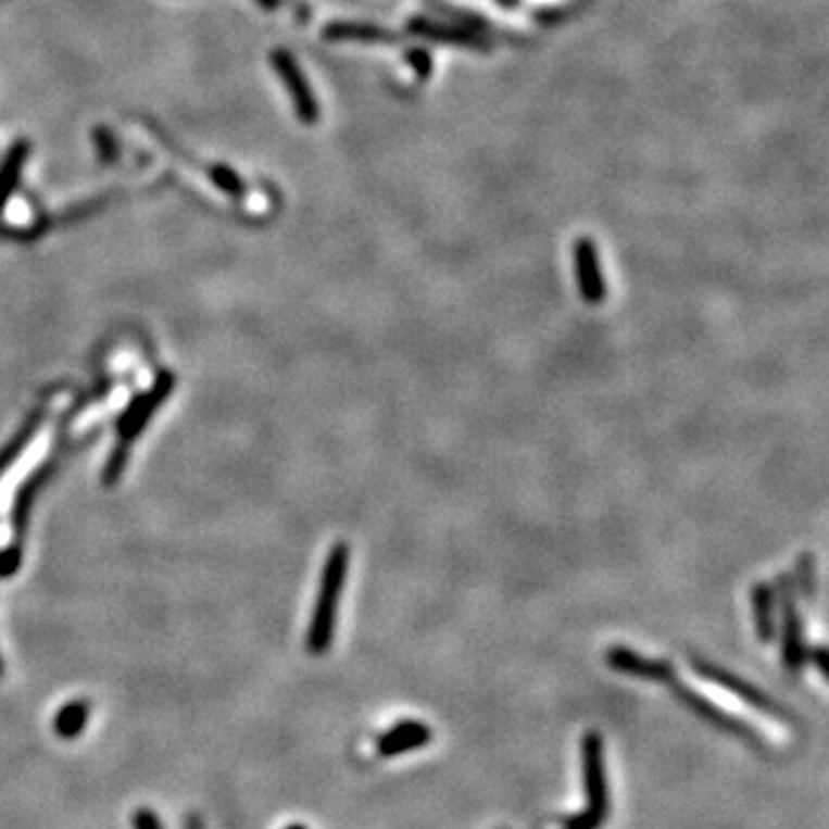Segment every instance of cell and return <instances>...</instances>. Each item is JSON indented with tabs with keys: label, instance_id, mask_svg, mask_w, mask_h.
I'll return each instance as SVG.
<instances>
[{
	"label": "cell",
	"instance_id": "obj_19",
	"mask_svg": "<svg viewBox=\"0 0 829 829\" xmlns=\"http://www.w3.org/2000/svg\"><path fill=\"white\" fill-rule=\"evenodd\" d=\"M212 178H215L217 187L228 191V194H234V197H242L244 194V183L240 180L238 173H234L230 168L215 166V168H212Z\"/></svg>",
	"mask_w": 829,
	"mask_h": 829
},
{
	"label": "cell",
	"instance_id": "obj_12",
	"mask_svg": "<svg viewBox=\"0 0 829 829\" xmlns=\"http://www.w3.org/2000/svg\"><path fill=\"white\" fill-rule=\"evenodd\" d=\"M51 473V464L42 466L37 473H33L22 489H18L16 493V500H14V510H12V526H14V535H16V544H18V537L24 535L26 530V524H28V514H30V507H33V500L37 495V491L42 489V485L47 481Z\"/></svg>",
	"mask_w": 829,
	"mask_h": 829
},
{
	"label": "cell",
	"instance_id": "obj_26",
	"mask_svg": "<svg viewBox=\"0 0 829 829\" xmlns=\"http://www.w3.org/2000/svg\"><path fill=\"white\" fill-rule=\"evenodd\" d=\"M0 675H3V662H0Z\"/></svg>",
	"mask_w": 829,
	"mask_h": 829
},
{
	"label": "cell",
	"instance_id": "obj_7",
	"mask_svg": "<svg viewBox=\"0 0 829 829\" xmlns=\"http://www.w3.org/2000/svg\"><path fill=\"white\" fill-rule=\"evenodd\" d=\"M668 684H673L675 696H678L680 703H684V705L693 712V715H699L701 719L709 721L712 726H717V728H721V730L732 732V736H738L740 740L749 742L751 746H761V740H758V736H754V730H751L749 726H744L742 721H738L736 717H730L728 712L719 709L717 705H712L709 701H705L703 696H699V693H693L691 689H687V687H682V684H675V680L668 682Z\"/></svg>",
	"mask_w": 829,
	"mask_h": 829
},
{
	"label": "cell",
	"instance_id": "obj_23",
	"mask_svg": "<svg viewBox=\"0 0 829 829\" xmlns=\"http://www.w3.org/2000/svg\"><path fill=\"white\" fill-rule=\"evenodd\" d=\"M814 657H816V666L820 668V673L829 680V652L827 650H818Z\"/></svg>",
	"mask_w": 829,
	"mask_h": 829
},
{
	"label": "cell",
	"instance_id": "obj_5",
	"mask_svg": "<svg viewBox=\"0 0 829 829\" xmlns=\"http://www.w3.org/2000/svg\"><path fill=\"white\" fill-rule=\"evenodd\" d=\"M574 267L581 300L592 306L602 304L606 300V284L602 277L600 252H596L592 238L581 236L574 242Z\"/></svg>",
	"mask_w": 829,
	"mask_h": 829
},
{
	"label": "cell",
	"instance_id": "obj_3",
	"mask_svg": "<svg viewBox=\"0 0 829 829\" xmlns=\"http://www.w3.org/2000/svg\"><path fill=\"white\" fill-rule=\"evenodd\" d=\"M269 63H273L277 74L281 76L288 95H291V102L296 106L298 118L304 125H316L321 118V106H318V100H316V95L312 92L310 84H306L296 58L286 49H275L273 53H269Z\"/></svg>",
	"mask_w": 829,
	"mask_h": 829
},
{
	"label": "cell",
	"instance_id": "obj_13",
	"mask_svg": "<svg viewBox=\"0 0 829 829\" xmlns=\"http://www.w3.org/2000/svg\"><path fill=\"white\" fill-rule=\"evenodd\" d=\"M90 717V703L86 701H72L53 719V730L58 738L63 740H76L84 732Z\"/></svg>",
	"mask_w": 829,
	"mask_h": 829
},
{
	"label": "cell",
	"instance_id": "obj_8",
	"mask_svg": "<svg viewBox=\"0 0 829 829\" xmlns=\"http://www.w3.org/2000/svg\"><path fill=\"white\" fill-rule=\"evenodd\" d=\"M693 668H696V670L703 675V678H707L709 682H715V684H719L721 689H726V691H730V693H736V696L742 699L746 705L756 707V709L765 712V715L775 717V719H779V721H788L783 712H781L773 701H769L767 696H763V693H761L756 687H751V684H746L744 680L736 678V675H730V673H726V670H721V668H717V666H709L707 662H693Z\"/></svg>",
	"mask_w": 829,
	"mask_h": 829
},
{
	"label": "cell",
	"instance_id": "obj_17",
	"mask_svg": "<svg viewBox=\"0 0 829 829\" xmlns=\"http://www.w3.org/2000/svg\"><path fill=\"white\" fill-rule=\"evenodd\" d=\"M769 613H773V608H769V592L765 586H758L754 588V615L763 639H769V629H773L769 627Z\"/></svg>",
	"mask_w": 829,
	"mask_h": 829
},
{
	"label": "cell",
	"instance_id": "obj_2",
	"mask_svg": "<svg viewBox=\"0 0 829 829\" xmlns=\"http://www.w3.org/2000/svg\"><path fill=\"white\" fill-rule=\"evenodd\" d=\"M581 767L586 806L581 814L565 820L563 829H602L611 816V795L604 765V742L596 730H588L581 742Z\"/></svg>",
	"mask_w": 829,
	"mask_h": 829
},
{
	"label": "cell",
	"instance_id": "obj_25",
	"mask_svg": "<svg viewBox=\"0 0 829 829\" xmlns=\"http://www.w3.org/2000/svg\"><path fill=\"white\" fill-rule=\"evenodd\" d=\"M286 829H306V827L304 825H288Z\"/></svg>",
	"mask_w": 829,
	"mask_h": 829
},
{
	"label": "cell",
	"instance_id": "obj_14",
	"mask_svg": "<svg viewBox=\"0 0 829 829\" xmlns=\"http://www.w3.org/2000/svg\"><path fill=\"white\" fill-rule=\"evenodd\" d=\"M26 155H28V143H16L10 155L5 158V164L0 166V210L5 208V201L8 197L12 194V189L18 180V176H22V166L26 162Z\"/></svg>",
	"mask_w": 829,
	"mask_h": 829
},
{
	"label": "cell",
	"instance_id": "obj_4",
	"mask_svg": "<svg viewBox=\"0 0 829 829\" xmlns=\"http://www.w3.org/2000/svg\"><path fill=\"white\" fill-rule=\"evenodd\" d=\"M171 392H173V376L168 372H162L158 376L155 385H152L146 394L131 401V406L123 413V417L118 422V436H121L123 445H127V448L131 445V440L146 429L148 419L155 415V411L168 399Z\"/></svg>",
	"mask_w": 829,
	"mask_h": 829
},
{
	"label": "cell",
	"instance_id": "obj_18",
	"mask_svg": "<svg viewBox=\"0 0 829 829\" xmlns=\"http://www.w3.org/2000/svg\"><path fill=\"white\" fill-rule=\"evenodd\" d=\"M127 459H129V454H127V445H123V442H121L118 450H115V452L109 456V461H106V468H104V475H102V479H104V485H106V487L115 485V481L121 479V475H123V470H125V466H127Z\"/></svg>",
	"mask_w": 829,
	"mask_h": 829
},
{
	"label": "cell",
	"instance_id": "obj_21",
	"mask_svg": "<svg viewBox=\"0 0 829 829\" xmlns=\"http://www.w3.org/2000/svg\"><path fill=\"white\" fill-rule=\"evenodd\" d=\"M22 565V544L10 547L5 553H0V576H10Z\"/></svg>",
	"mask_w": 829,
	"mask_h": 829
},
{
	"label": "cell",
	"instance_id": "obj_11",
	"mask_svg": "<svg viewBox=\"0 0 829 829\" xmlns=\"http://www.w3.org/2000/svg\"><path fill=\"white\" fill-rule=\"evenodd\" d=\"M325 40L332 42H362V45H397L399 35L372 26V24H353V22H335L323 28Z\"/></svg>",
	"mask_w": 829,
	"mask_h": 829
},
{
	"label": "cell",
	"instance_id": "obj_22",
	"mask_svg": "<svg viewBox=\"0 0 829 829\" xmlns=\"http://www.w3.org/2000/svg\"><path fill=\"white\" fill-rule=\"evenodd\" d=\"M131 822H134V829H164L158 814L152 812V808H146V806L137 808V814H134Z\"/></svg>",
	"mask_w": 829,
	"mask_h": 829
},
{
	"label": "cell",
	"instance_id": "obj_9",
	"mask_svg": "<svg viewBox=\"0 0 829 829\" xmlns=\"http://www.w3.org/2000/svg\"><path fill=\"white\" fill-rule=\"evenodd\" d=\"M431 728L422 721H399L390 730H385L382 736L376 742L378 756L382 758H394L399 754H406V751H415L427 746L431 742Z\"/></svg>",
	"mask_w": 829,
	"mask_h": 829
},
{
	"label": "cell",
	"instance_id": "obj_10",
	"mask_svg": "<svg viewBox=\"0 0 829 829\" xmlns=\"http://www.w3.org/2000/svg\"><path fill=\"white\" fill-rule=\"evenodd\" d=\"M409 30L417 37H427V40H434V42H445V45H454V47L481 49V51L491 49V40L487 35L473 33L468 28L429 22V18H422V16L413 18V22L409 24Z\"/></svg>",
	"mask_w": 829,
	"mask_h": 829
},
{
	"label": "cell",
	"instance_id": "obj_24",
	"mask_svg": "<svg viewBox=\"0 0 829 829\" xmlns=\"http://www.w3.org/2000/svg\"><path fill=\"white\" fill-rule=\"evenodd\" d=\"M185 829H203V820L197 814H189L185 820Z\"/></svg>",
	"mask_w": 829,
	"mask_h": 829
},
{
	"label": "cell",
	"instance_id": "obj_20",
	"mask_svg": "<svg viewBox=\"0 0 829 829\" xmlns=\"http://www.w3.org/2000/svg\"><path fill=\"white\" fill-rule=\"evenodd\" d=\"M406 61L413 65V70L417 72L419 79H424V81L429 79L434 61H431V53L427 49H409Z\"/></svg>",
	"mask_w": 829,
	"mask_h": 829
},
{
	"label": "cell",
	"instance_id": "obj_15",
	"mask_svg": "<svg viewBox=\"0 0 829 829\" xmlns=\"http://www.w3.org/2000/svg\"><path fill=\"white\" fill-rule=\"evenodd\" d=\"M429 8L436 10V12L442 14V16L452 18V22L461 24V28H468V30H473V33H481V35H485V33H491V30H493V26H491L489 18H485L481 14H475V12H468V10H464V8H452V5H448V3H440V0H429Z\"/></svg>",
	"mask_w": 829,
	"mask_h": 829
},
{
	"label": "cell",
	"instance_id": "obj_1",
	"mask_svg": "<svg viewBox=\"0 0 829 829\" xmlns=\"http://www.w3.org/2000/svg\"><path fill=\"white\" fill-rule=\"evenodd\" d=\"M349 561H351V549L346 542H337L335 547H330V551H327L323 574H321L318 596H316L314 613L310 620V631H306V652L314 654V657L325 654L335 641L337 613H339L346 574H349Z\"/></svg>",
	"mask_w": 829,
	"mask_h": 829
},
{
	"label": "cell",
	"instance_id": "obj_16",
	"mask_svg": "<svg viewBox=\"0 0 829 829\" xmlns=\"http://www.w3.org/2000/svg\"><path fill=\"white\" fill-rule=\"evenodd\" d=\"M40 424H42V413H35V415H33V417L26 422L24 431L18 434V436H16V438L10 442V445H8L3 452H0V475L8 473V470L14 466V461L24 454V450L28 448L30 438L35 436V431H37V429H40Z\"/></svg>",
	"mask_w": 829,
	"mask_h": 829
},
{
	"label": "cell",
	"instance_id": "obj_6",
	"mask_svg": "<svg viewBox=\"0 0 829 829\" xmlns=\"http://www.w3.org/2000/svg\"><path fill=\"white\" fill-rule=\"evenodd\" d=\"M606 664L631 678L652 682H673V666L664 660H650L645 654L625 645H613L606 650Z\"/></svg>",
	"mask_w": 829,
	"mask_h": 829
}]
</instances>
